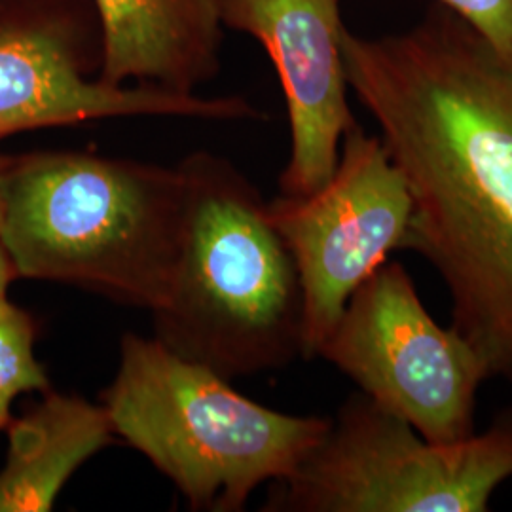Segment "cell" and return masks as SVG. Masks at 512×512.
Masks as SVG:
<instances>
[{
	"instance_id": "6da1fadb",
	"label": "cell",
	"mask_w": 512,
	"mask_h": 512,
	"mask_svg": "<svg viewBox=\"0 0 512 512\" xmlns=\"http://www.w3.org/2000/svg\"><path fill=\"white\" fill-rule=\"evenodd\" d=\"M349 90L412 196L404 249L442 277L452 325L512 385V50L435 4L410 29L348 27Z\"/></svg>"
},
{
	"instance_id": "7a4b0ae2",
	"label": "cell",
	"mask_w": 512,
	"mask_h": 512,
	"mask_svg": "<svg viewBox=\"0 0 512 512\" xmlns=\"http://www.w3.org/2000/svg\"><path fill=\"white\" fill-rule=\"evenodd\" d=\"M183 198L179 167L86 150L8 156L0 239L18 277L154 311L179 255Z\"/></svg>"
},
{
	"instance_id": "3957f363",
	"label": "cell",
	"mask_w": 512,
	"mask_h": 512,
	"mask_svg": "<svg viewBox=\"0 0 512 512\" xmlns=\"http://www.w3.org/2000/svg\"><path fill=\"white\" fill-rule=\"evenodd\" d=\"M184 184L179 255L154 338L234 380L304 353V294L268 202L230 160L194 152Z\"/></svg>"
},
{
	"instance_id": "277c9868",
	"label": "cell",
	"mask_w": 512,
	"mask_h": 512,
	"mask_svg": "<svg viewBox=\"0 0 512 512\" xmlns=\"http://www.w3.org/2000/svg\"><path fill=\"white\" fill-rule=\"evenodd\" d=\"M103 406L114 435L147 456L192 511H243L260 484L293 475L332 425L255 403L209 366L133 332L122 338Z\"/></svg>"
},
{
	"instance_id": "5b68a950",
	"label": "cell",
	"mask_w": 512,
	"mask_h": 512,
	"mask_svg": "<svg viewBox=\"0 0 512 512\" xmlns=\"http://www.w3.org/2000/svg\"><path fill=\"white\" fill-rule=\"evenodd\" d=\"M512 478V406L480 435L431 442L365 393L342 404L329 433L268 512H486Z\"/></svg>"
},
{
	"instance_id": "8992f818",
	"label": "cell",
	"mask_w": 512,
	"mask_h": 512,
	"mask_svg": "<svg viewBox=\"0 0 512 512\" xmlns=\"http://www.w3.org/2000/svg\"><path fill=\"white\" fill-rule=\"evenodd\" d=\"M423 439L475 435L476 393L488 366L454 327L425 310L403 264L384 262L351 294L319 355Z\"/></svg>"
},
{
	"instance_id": "52a82bcc",
	"label": "cell",
	"mask_w": 512,
	"mask_h": 512,
	"mask_svg": "<svg viewBox=\"0 0 512 512\" xmlns=\"http://www.w3.org/2000/svg\"><path fill=\"white\" fill-rule=\"evenodd\" d=\"M103 40L92 0H0V139L107 118L264 120L239 95L202 97L97 78Z\"/></svg>"
},
{
	"instance_id": "ba28073f",
	"label": "cell",
	"mask_w": 512,
	"mask_h": 512,
	"mask_svg": "<svg viewBox=\"0 0 512 512\" xmlns=\"http://www.w3.org/2000/svg\"><path fill=\"white\" fill-rule=\"evenodd\" d=\"M270 220L293 255L304 294V353L327 342L351 294L387 256L404 249L412 196L380 135L346 133L327 183L306 196L268 202Z\"/></svg>"
},
{
	"instance_id": "9c48e42d",
	"label": "cell",
	"mask_w": 512,
	"mask_h": 512,
	"mask_svg": "<svg viewBox=\"0 0 512 512\" xmlns=\"http://www.w3.org/2000/svg\"><path fill=\"white\" fill-rule=\"evenodd\" d=\"M226 29L255 38L281 82L291 156L279 177L285 196H306L329 181L342 141L357 126L342 54L340 0H219Z\"/></svg>"
},
{
	"instance_id": "30bf717a",
	"label": "cell",
	"mask_w": 512,
	"mask_h": 512,
	"mask_svg": "<svg viewBox=\"0 0 512 512\" xmlns=\"http://www.w3.org/2000/svg\"><path fill=\"white\" fill-rule=\"evenodd\" d=\"M103 55L97 78L198 93L220 71L219 0H92Z\"/></svg>"
},
{
	"instance_id": "8fae6325",
	"label": "cell",
	"mask_w": 512,
	"mask_h": 512,
	"mask_svg": "<svg viewBox=\"0 0 512 512\" xmlns=\"http://www.w3.org/2000/svg\"><path fill=\"white\" fill-rule=\"evenodd\" d=\"M6 431L0 512L52 511L71 476L116 437L103 404L50 389Z\"/></svg>"
},
{
	"instance_id": "7c38bea8",
	"label": "cell",
	"mask_w": 512,
	"mask_h": 512,
	"mask_svg": "<svg viewBox=\"0 0 512 512\" xmlns=\"http://www.w3.org/2000/svg\"><path fill=\"white\" fill-rule=\"evenodd\" d=\"M35 321L0 296V431L12 421V404L23 393L48 391L50 380L35 355Z\"/></svg>"
},
{
	"instance_id": "4fadbf2b",
	"label": "cell",
	"mask_w": 512,
	"mask_h": 512,
	"mask_svg": "<svg viewBox=\"0 0 512 512\" xmlns=\"http://www.w3.org/2000/svg\"><path fill=\"white\" fill-rule=\"evenodd\" d=\"M495 46L512 50V0H437Z\"/></svg>"
},
{
	"instance_id": "5bb4252c",
	"label": "cell",
	"mask_w": 512,
	"mask_h": 512,
	"mask_svg": "<svg viewBox=\"0 0 512 512\" xmlns=\"http://www.w3.org/2000/svg\"><path fill=\"white\" fill-rule=\"evenodd\" d=\"M18 277L16 268L12 264V258L8 255L2 239H0V296H6L10 283Z\"/></svg>"
},
{
	"instance_id": "9a60e30c",
	"label": "cell",
	"mask_w": 512,
	"mask_h": 512,
	"mask_svg": "<svg viewBox=\"0 0 512 512\" xmlns=\"http://www.w3.org/2000/svg\"><path fill=\"white\" fill-rule=\"evenodd\" d=\"M6 160H8V156H0V175H2V169L6 165Z\"/></svg>"
}]
</instances>
